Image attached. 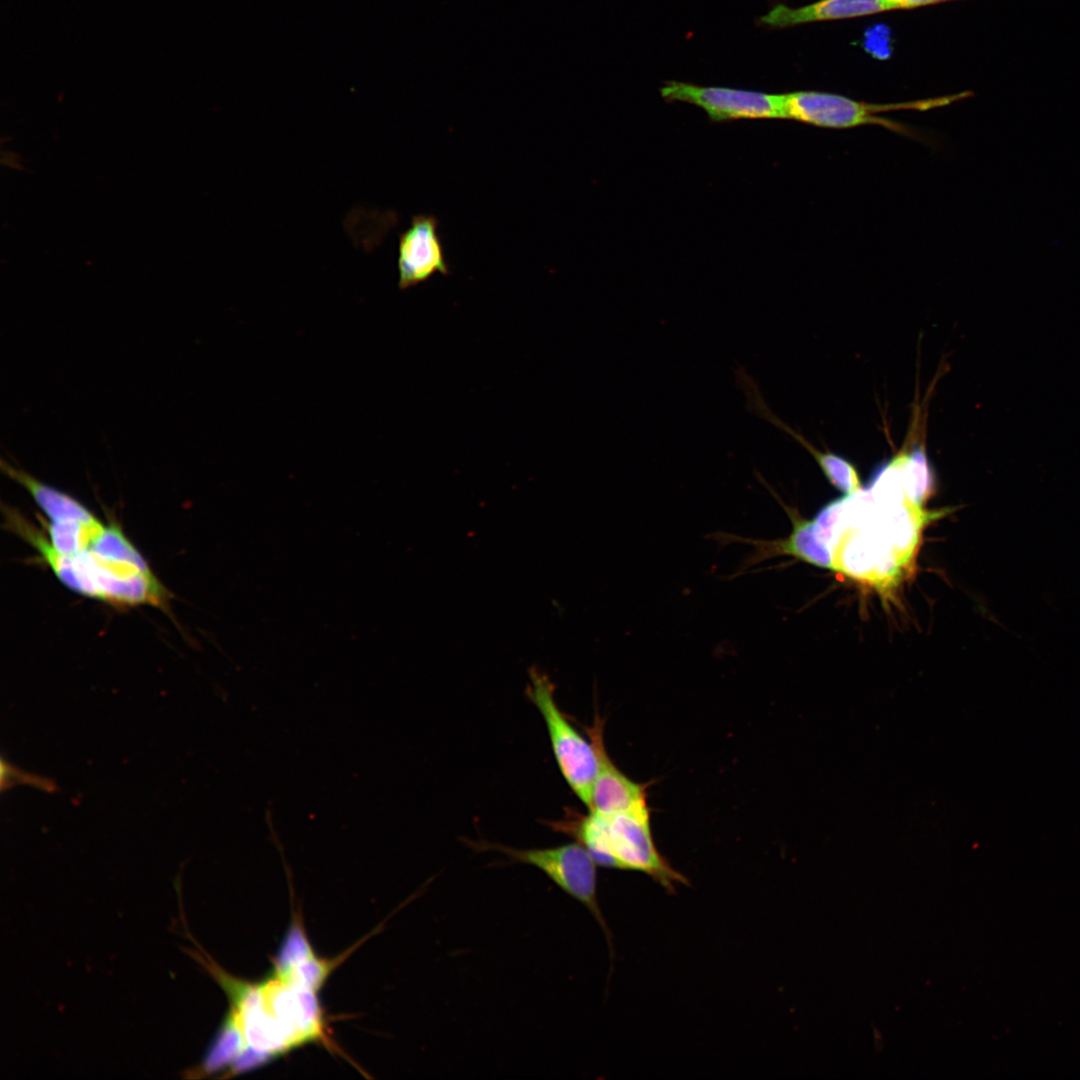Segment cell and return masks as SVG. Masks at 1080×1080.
I'll use <instances>...</instances> for the list:
<instances>
[{
    "mask_svg": "<svg viewBox=\"0 0 1080 1080\" xmlns=\"http://www.w3.org/2000/svg\"><path fill=\"white\" fill-rule=\"evenodd\" d=\"M572 834L596 865L644 873L670 893L688 885L654 843L648 804L612 815L589 811L576 820Z\"/></svg>",
    "mask_w": 1080,
    "mask_h": 1080,
    "instance_id": "obj_3",
    "label": "cell"
},
{
    "mask_svg": "<svg viewBox=\"0 0 1080 1080\" xmlns=\"http://www.w3.org/2000/svg\"><path fill=\"white\" fill-rule=\"evenodd\" d=\"M527 696L541 714L551 748L565 781L589 808L598 759L591 741H587L559 708L549 677L534 667L529 671Z\"/></svg>",
    "mask_w": 1080,
    "mask_h": 1080,
    "instance_id": "obj_5",
    "label": "cell"
},
{
    "mask_svg": "<svg viewBox=\"0 0 1080 1080\" xmlns=\"http://www.w3.org/2000/svg\"><path fill=\"white\" fill-rule=\"evenodd\" d=\"M947 1L955 0H885L888 10L894 9H914L924 7L932 4H938Z\"/></svg>",
    "mask_w": 1080,
    "mask_h": 1080,
    "instance_id": "obj_14",
    "label": "cell"
},
{
    "mask_svg": "<svg viewBox=\"0 0 1080 1080\" xmlns=\"http://www.w3.org/2000/svg\"><path fill=\"white\" fill-rule=\"evenodd\" d=\"M884 11H889L885 0H818L800 7L777 4L759 18V23L771 28H789L814 22L865 17Z\"/></svg>",
    "mask_w": 1080,
    "mask_h": 1080,
    "instance_id": "obj_10",
    "label": "cell"
},
{
    "mask_svg": "<svg viewBox=\"0 0 1080 1080\" xmlns=\"http://www.w3.org/2000/svg\"><path fill=\"white\" fill-rule=\"evenodd\" d=\"M969 95H971L969 91H964L950 96L923 100L871 104L834 93L795 91L784 94V114L785 119L818 127L845 129L862 125H880L897 133L906 134L907 128L879 115L901 110L924 111L949 105Z\"/></svg>",
    "mask_w": 1080,
    "mask_h": 1080,
    "instance_id": "obj_4",
    "label": "cell"
},
{
    "mask_svg": "<svg viewBox=\"0 0 1080 1080\" xmlns=\"http://www.w3.org/2000/svg\"><path fill=\"white\" fill-rule=\"evenodd\" d=\"M774 424L791 435L813 455L826 478L835 488L848 495L861 490L862 486L857 470L849 461L833 453L818 451L801 434L792 430L779 418Z\"/></svg>",
    "mask_w": 1080,
    "mask_h": 1080,
    "instance_id": "obj_11",
    "label": "cell"
},
{
    "mask_svg": "<svg viewBox=\"0 0 1080 1080\" xmlns=\"http://www.w3.org/2000/svg\"><path fill=\"white\" fill-rule=\"evenodd\" d=\"M228 994L230 1011L195 1073L234 1067L248 1050L277 1055L322 1036L320 1006L315 995L326 966L312 954L282 964L261 983L234 979L200 948L189 950Z\"/></svg>",
    "mask_w": 1080,
    "mask_h": 1080,
    "instance_id": "obj_1",
    "label": "cell"
},
{
    "mask_svg": "<svg viewBox=\"0 0 1080 1080\" xmlns=\"http://www.w3.org/2000/svg\"><path fill=\"white\" fill-rule=\"evenodd\" d=\"M603 728L604 721L598 714L592 726L586 728L598 759L589 811L612 815L647 805L646 786L626 776L607 753Z\"/></svg>",
    "mask_w": 1080,
    "mask_h": 1080,
    "instance_id": "obj_9",
    "label": "cell"
},
{
    "mask_svg": "<svg viewBox=\"0 0 1080 1080\" xmlns=\"http://www.w3.org/2000/svg\"><path fill=\"white\" fill-rule=\"evenodd\" d=\"M5 515L8 527L31 544L57 578L74 592L119 606H165L167 592L146 561L107 557L90 546L72 555H61L18 512L7 508Z\"/></svg>",
    "mask_w": 1080,
    "mask_h": 1080,
    "instance_id": "obj_2",
    "label": "cell"
},
{
    "mask_svg": "<svg viewBox=\"0 0 1080 1080\" xmlns=\"http://www.w3.org/2000/svg\"><path fill=\"white\" fill-rule=\"evenodd\" d=\"M899 469L906 497L916 506L926 500L933 490V473L922 446H914L909 453L893 458Z\"/></svg>",
    "mask_w": 1080,
    "mask_h": 1080,
    "instance_id": "obj_12",
    "label": "cell"
},
{
    "mask_svg": "<svg viewBox=\"0 0 1080 1080\" xmlns=\"http://www.w3.org/2000/svg\"><path fill=\"white\" fill-rule=\"evenodd\" d=\"M668 102L682 101L702 108L714 122L785 118L784 94L667 81L660 89Z\"/></svg>",
    "mask_w": 1080,
    "mask_h": 1080,
    "instance_id": "obj_7",
    "label": "cell"
},
{
    "mask_svg": "<svg viewBox=\"0 0 1080 1080\" xmlns=\"http://www.w3.org/2000/svg\"><path fill=\"white\" fill-rule=\"evenodd\" d=\"M438 227L439 220L434 215L419 214L412 217L409 227L399 235L400 290L419 285L435 273L450 274Z\"/></svg>",
    "mask_w": 1080,
    "mask_h": 1080,
    "instance_id": "obj_8",
    "label": "cell"
},
{
    "mask_svg": "<svg viewBox=\"0 0 1080 1080\" xmlns=\"http://www.w3.org/2000/svg\"><path fill=\"white\" fill-rule=\"evenodd\" d=\"M19 783L30 784L43 790H51V786H54L48 779L26 773L11 765L9 762L5 761V759H1L2 790Z\"/></svg>",
    "mask_w": 1080,
    "mask_h": 1080,
    "instance_id": "obj_13",
    "label": "cell"
},
{
    "mask_svg": "<svg viewBox=\"0 0 1080 1080\" xmlns=\"http://www.w3.org/2000/svg\"><path fill=\"white\" fill-rule=\"evenodd\" d=\"M485 847L503 853L513 863L538 868L560 889L583 904L603 930L612 954V935L597 899L596 863L579 842L542 849H516L495 844Z\"/></svg>",
    "mask_w": 1080,
    "mask_h": 1080,
    "instance_id": "obj_6",
    "label": "cell"
}]
</instances>
